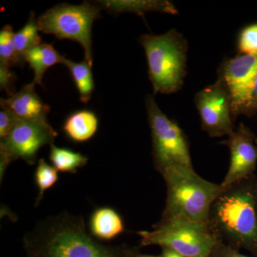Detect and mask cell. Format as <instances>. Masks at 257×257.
Segmentation results:
<instances>
[{"mask_svg": "<svg viewBox=\"0 0 257 257\" xmlns=\"http://www.w3.org/2000/svg\"><path fill=\"white\" fill-rule=\"evenodd\" d=\"M97 4L115 13H130L144 16L150 12L178 14L177 8L166 0H101Z\"/></svg>", "mask_w": 257, "mask_h": 257, "instance_id": "14", "label": "cell"}, {"mask_svg": "<svg viewBox=\"0 0 257 257\" xmlns=\"http://www.w3.org/2000/svg\"><path fill=\"white\" fill-rule=\"evenodd\" d=\"M26 257H134L140 248L111 246L93 237L80 216L64 212L39 221L25 233Z\"/></svg>", "mask_w": 257, "mask_h": 257, "instance_id": "1", "label": "cell"}, {"mask_svg": "<svg viewBox=\"0 0 257 257\" xmlns=\"http://www.w3.org/2000/svg\"><path fill=\"white\" fill-rule=\"evenodd\" d=\"M65 57L60 55L53 45L41 43L29 50L25 55V62L30 64L35 72L33 82L42 85V79L45 72L56 64L63 63Z\"/></svg>", "mask_w": 257, "mask_h": 257, "instance_id": "16", "label": "cell"}, {"mask_svg": "<svg viewBox=\"0 0 257 257\" xmlns=\"http://www.w3.org/2000/svg\"><path fill=\"white\" fill-rule=\"evenodd\" d=\"M58 134L54 128L20 120L11 133L0 141V177L13 161L21 159L28 165L35 163L42 147L52 145Z\"/></svg>", "mask_w": 257, "mask_h": 257, "instance_id": "8", "label": "cell"}, {"mask_svg": "<svg viewBox=\"0 0 257 257\" xmlns=\"http://www.w3.org/2000/svg\"><path fill=\"white\" fill-rule=\"evenodd\" d=\"M257 103V71L256 77H255L254 86H253V95H252V104L251 108L254 107Z\"/></svg>", "mask_w": 257, "mask_h": 257, "instance_id": "27", "label": "cell"}, {"mask_svg": "<svg viewBox=\"0 0 257 257\" xmlns=\"http://www.w3.org/2000/svg\"><path fill=\"white\" fill-rule=\"evenodd\" d=\"M238 47L241 55H257V24L243 29L239 35Z\"/></svg>", "mask_w": 257, "mask_h": 257, "instance_id": "22", "label": "cell"}, {"mask_svg": "<svg viewBox=\"0 0 257 257\" xmlns=\"http://www.w3.org/2000/svg\"><path fill=\"white\" fill-rule=\"evenodd\" d=\"M256 215H257V199H256Z\"/></svg>", "mask_w": 257, "mask_h": 257, "instance_id": "29", "label": "cell"}, {"mask_svg": "<svg viewBox=\"0 0 257 257\" xmlns=\"http://www.w3.org/2000/svg\"><path fill=\"white\" fill-rule=\"evenodd\" d=\"M257 176L222 187L213 201L207 226L218 241L257 257Z\"/></svg>", "mask_w": 257, "mask_h": 257, "instance_id": "2", "label": "cell"}, {"mask_svg": "<svg viewBox=\"0 0 257 257\" xmlns=\"http://www.w3.org/2000/svg\"><path fill=\"white\" fill-rule=\"evenodd\" d=\"M99 119L92 111L83 109L72 113L64 121L62 130L74 143L89 141L96 135Z\"/></svg>", "mask_w": 257, "mask_h": 257, "instance_id": "15", "label": "cell"}, {"mask_svg": "<svg viewBox=\"0 0 257 257\" xmlns=\"http://www.w3.org/2000/svg\"><path fill=\"white\" fill-rule=\"evenodd\" d=\"M209 257H253L247 256L240 253L238 250L230 247L224 243L218 241L213 248Z\"/></svg>", "mask_w": 257, "mask_h": 257, "instance_id": "25", "label": "cell"}, {"mask_svg": "<svg viewBox=\"0 0 257 257\" xmlns=\"http://www.w3.org/2000/svg\"><path fill=\"white\" fill-rule=\"evenodd\" d=\"M58 179V171L55 167L49 165L44 159H40L35 173V182L39 191L35 202L36 207L43 199L45 192L52 188L57 183Z\"/></svg>", "mask_w": 257, "mask_h": 257, "instance_id": "21", "label": "cell"}, {"mask_svg": "<svg viewBox=\"0 0 257 257\" xmlns=\"http://www.w3.org/2000/svg\"><path fill=\"white\" fill-rule=\"evenodd\" d=\"M70 71L72 77L78 90L80 100L87 104L92 97L94 89L92 67L84 59L81 62H74L64 58L63 63Z\"/></svg>", "mask_w": 257, "mask_h": 257, "instance_id": "17", "label": "cell"}, {"mask_svg": "<svg viewBox=\"0 0 257 257\" xmlns=\"http://www.w3.org/2000/svg\"><path fill=\"white\" fill-rule=\"evenodd\" d=\"M35 84L34 82L30 83L7 99H1V107L12 111L19 119L53 128L47 120L50 106L45 104L37 94Z\"/></svg>", "mask_w": 257, "mask_h": 257, "instance_id": "12", "label": "cell"}, {"mask_svg": "<svg viewBox=\"0 0 257 257\" xmlns=\"http://www.w3.org/2000/svg\"><path fill=\"white\" fill-rule=\"evenodd\" d=\"M162 176L167 199L159 221L184 220L207 226L209 209L222 189L221 184L203 179L194 168L174 169Z\"/></svg>", "mask_w": 257, "mask_h": 257, "instance_id": "3", "label": "cell"}, {"mask_svg": "<svg viewBox=\"0 0 257 257\" xmlns=\"http://www.w3.org/2000/svg\"><path fill=\"white\" fill-rule=\"evenodd\" d=\"M1 108L2 109L0 111V140L6 138L19 121L21 120L8 109Z\"/></svg>", "mask_w": 257, "mask_h": 257, "instance_id": "23", "label": "cell"}, {"mask_svg": "<svg viewBox=\"0 0 257 257\" xmlns=\"http://www.w3.org/2000/svg\"><path fill=\"white\" fill-rule=\"evenodd\" d=\"M146 108L151 130L152 160L161 175L177 168H194L187 136L179 125L169 119L148 95Z\"/></svg>", "mask_w": 257, "mask_h": 257, "instance_id": "5", "label": "cell"}, {"mask_svg": "<svg viewBox=\"0 0 257 257\" xmlns=\"http://www.w3.org/2000/svg\"><path fill=\"white\" fill-rule=\"evenodd\" d=\"M202 128L210 138L229 137L234 133L231 97L227 88L219 77L214 84L196 94Z\"/></svg>", "mask_w": 257, "mask_h": 257, "instance_id": "9", "label": "cell"}, {"mask_svg": "<svg viewBox=\"0 0 257 257\" xmlns=\"http://www.w3.org/2000/svg\"><path fill=\"white\" fill-rule=\"evenodd\" d=\"M255 142H256V145H257V138H256V140H255Z\"/></svg>", "mask_w": 257, "mask_h": 257, "instance_id": "30", "label": "cell"}, {"mask_svg": "<svg viewBox=\"0 0 257 257\" xmlns=\"http://www.w3.org/2000/svg\"><path fill=\"white\" fill-rule=\"evenodd\" d=\"M50 160L52 166L58 172L64 173H77L79 169L87 165L88 157L79 152L67 148L50 145Z\"/></svg>", "mask_w": 257, "mask_h": 257, "instance_id": "18", "label": "cell"}, {"mask_svg": "<svg viewBox=\"0 0 257 257\" xmlns=\"http://www.w3.org/2000/svg\"><path fill=\"white\" fill-rule=\"evenodd\" d=\"M88 231L101 242L111 241L125 231L124 219L114 208H96L89 216Z\"/></svg>", "mask_w": 257, "mask_h": 257, "instance_id": "13", "label": "cell"}, {"mask_svg": "<svg viewBox=\"0 0 257 257\" xmlns=\"http://www.w3.org/2000/svg\"><path fill=\"white\" fill-rule=\"evenodd\" d=\"M100 6L85 3L79 5H58L37 19L40 31L55 35L59 40H70L80 44L84 59L93 65L92 28L100 18Z\"/></svg>", "mask_w": 257, "mask_h": 257, "instance_id": "6", "label": "cell"}, {"mask_svg": "<svg viewBox=\"0 0 257 257\" xmlns=\"http://www.w3.org/2000/svg\"><path fill=\"white\" fill-rule=\"evenodd\" d=\"M256 71L257 55H239L221 66L219 77L229 91L233 117L251 109Z\"/></svg>", "mask_w": 257, "mask_h": 257, "instance_id": "10", "label": "cell"}, {"mask_svg": "<svg viewBox=\"0 0 257 257\" xmlns=\"http://www.w3.org/2000/svg\"><path fill=\"white\" fill-rule=\"evenodd\" d=\"M15 79V74L10 67L0 64V87L2 90L8 93V96L16 92L14 91Z\"/></svg>", "mask_w": 257, "mask_h": 257, "instance_id": "24", "label": "cell"}, {"mask_svg": "<svg viewBox=\"0 0 257 257\" xmlns=\"http://www.w3.org/2000/svg\"><path fill=\"white\" fill-rule=\"evenodd\" d=\"M134 257H159V256H154V255H149V254H143V253H141L140 252H138L137 253L136 255H135Z\"/></svg>", "mask_w": 257, "mask_h": 257, "instance_id": "28", "label": "cell"}, {"mask_svg": "<svg viewBox=\"0 0 257 257\" xmlns=\"http://www.w3.org/2000/svg\"><path fill=\"white\" fill-rule=\"evenodd\" d=\"M143 246L157 245L186 257H209L217 240L205 225L184 220H171L154 225L152 231H140Z\"/></svg>", "mask_w": 257, "mask_h": 257, "instance_id": "7", "label": "cell"}, {"mask_svg": "<svg viewBox=\"0 0 257 257\" xmlns=\"http://www.w3.org/2000/svg\"><path fill=\"white\" fill-rule=\"evenodd\" d=\"M140 43L146 54L154 93L178 92L187 73V42L175 29L163 35H144Z\"/></svg>", "mask_w": 257, "mask_h": 257, "instance_id": "4", "label": "cell"}, {"mask_svg": "<svg viewBox=\"0 0 257 257\" xmlns=\"http://www.w3.org/2000/svg\"><path fill=\"white\" fill-rule=\"evenodd\" d=\"M159 257H186L180 253L167 247H162V251Z\"/></svg>", "mask_w": 257, "mask_h": 257, "instance_id": "26", "label": "cell"}, {"mask_svg": "<svg viewBox=\"0 0 257 257\" xmlns=\"http://www.w3.org/2000/svg\"><path fill=\"white\" fill-rule=\"evenodd\" d=\"M40 31L33 13L30 15L28 23L21 30L15 33V43L17 52L21 60L25 62V55L29 50L41 44V37L39 35Z\"/></svg>", "mask_w": 257, "mask_h": 257, "instance_id": "19", "label": "cell"}, {"mask_svg": "<svg viewBox=\"0 0 257 257\" xmlns=\"http://www.w3.org/2000/svg\"><path fill=\"white\" fill-rule=\"evenodd\" d=\"M15 32L10 25H5L0 31V64L11 67L23 66L25 62L20 58L15 43Z\"/></svg>", "mask_w": 257, "mask_h": 257, "instance_id": "20", "label": "cell"}, {"mask_svg": "<svg viewBox=\"0 0 257 257\" xmlns=\"http://www.w3.org/2000/svg\"><path fill=\"white\" fill-rule=\"evenodd\" d=\"M256 138L251 130L242 123L227 140L220 143L229 148V170L221 182L222 187L255 175L257 165Z\"/></svg>", "mask_w": 257, "mask_h": 257, "instance_id": "11", "label": "cell"}]
</instances>
